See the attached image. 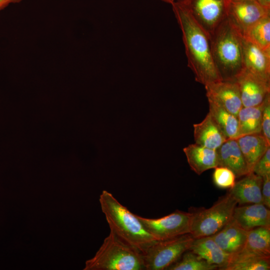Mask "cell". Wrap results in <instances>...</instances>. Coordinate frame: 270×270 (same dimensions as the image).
Listing matches in <instances>:
<instances>
[{
    "label": "cell",
    "mask_w": 270,
    "mask_h": 270,
    "mask_svg": "<svg viewBox=\"0 0 270 270\" xmlns=\"http://www.w3.org/2000/svg\"><path fill=\"white\" fill-rule=\"evenodd\" d=\"M182 32L188 66L195 80L206 86L221 80L213 59L210 38L180 1L172 4Z\"/></svg>",
    "instance_id": "6da1fadb"
},
{
    "label": "cell",
    "mask_w": 270,
    "mask_h": 270,
    "mask_svg": "<svg viewBox=\"0 0 270 270\" xmlns=\"http://www.w3.org/2000/svg\"><path fill=\"white\" fill-rule=\"evenodd\" d=\"M99 201L110 228L124 242L143 253L157 241L137 215L121 204L112 193L103 190Z\"/></svg>",
    "instance_id": "7a4b0ae2"
},
{
    "label": "cell",
    "mask_w": 270,
    "mask_h": 270,
    "mask_svg": "<svg viewBox=\"0 0 270 270\" xmlns=\"http://www.w3.org/2000/svg\"><path fill=\"white\" fill-rule=\"evenodd\" d=\"M242 40L228 18L210 38L213 59L221 80L235 81L244 70Z\"/></svg>",
    "instance_id": "3957f363"
},
{
    "label": "cell",
    "mask_w": 270,
    "mask_h": 270,
    "mask_svg": "<svg viewBox=\"0 0 270 270\" xmlns=\"http://www.w3.org/2000/svg\"><path fill=\"white\" fill-rule=\"evenodd\" d=\"M84 270H143L145 268L142 253L110 229L95 256L86 261Z\"/></svg>",
    "instance_id": "277c9868"
},
{
    "label": "cell",
    "mask_w": 270,
    "mask_h": 270,
    "mask_svg": "<svg viewBox=\"0 0 270 270\" xmlns=\"http://www.w3.org/2000/svg\"><path fill=\"white\" fill-rule=\"evenodd\" d=\"M238 203L228 192L212 206L192 212L190 234L194 238L210 236L220 230L232 218Z\"/></svg>",
    "instance_id": "5b68a950"
},
{
    "label": "cell",
    "mask_w": 270,
    "mask_h": 270,
    "mask_svg": "<svg viewBox=\"0 0 270 270\" xmlns=\"http://www.w3.org/2000/svg\"><path fill=\"white\" fill-rule=\"evenodd\" d=\"M194 239L187 234L156 241L142 253L145 270H166L189 250Z\"/></svg>",
    "instance_id": "8992f818"
},
{
    "label": "cell",
    "mask_w": 270,
    "mask_h": 270,
    "mask_svg": "<svg viewBox=\"0 0 270 270\" xmlns=\"http://www.w3.org/2000/svg\"><path fill=\"white\" fill-rule=\"evenodd\" d=\"M231 0H181L210 38L228 16Z\"/></svg>",
    "instance_id": "52a82bcc"
},
{
    "label": "cell",
    "mask_w": 270,
    "mask_h": 270,
    "mask_svg": "<svg viewBox=\"0 0 270 270\" xmlns=\"http://www.w3.org/2000/svg\"><path fill=\"white\" fill-rule=\"evenodd\" d=\"M192 214V212L176 210L158 218L137 216L156 240H162L190 234Z\"/></svg>",
    "instance_id": "ba28073f"
},
{
    "label": "cell",
    "mask_w": 270,
    "mask_h": 270,
    "mask_svg": "<svg viewBox=\"0 0 270 270\" xmlns=\"http://www.w3.org/2000/svg\"><path fill=\"white\" fill-rule=\"evenodd\" d=\"M270 14L256 0H231L228 18L242 38L250 28Z\"/></svg>",
    "instance_id": "9c48e42d"
},
{
    "label": "cell",
    "mask_w": 270,
    "mask_h": 270,
    "mask_svg": "<svg viewBox=\"0 0 270 270\" xmlns=\"http://www.w3.org/2000/svg\"><path fill=\"white\" fill-rule=\"evenodd\" d=\"M208 99L212 100L238 117L242 107L240 94L236 81L220 80L204 86Z\"/></svg>",
    "instance_id": "30bf717a"
},
{
    "label": "cell",
    "mask_w": 270,
    "mask_h": 270,
    "mask_svg": "<svg viewBox=\"0 0 270 270\" xmlns=\"http://www.w3.org/2000/svg\"><path fill=\"white\" fill-rule=\"evenodd\" d=\"M235 81L238 84L242 106L260 105L270 93V82L244 70Z\"/></svg>",
    "instance_id": "8fae6325"
},
{
    "label": "cell",
    "mask_w": 270,
    "mask_h": 270,
    "mask_svg": "<svg viewBox=\"0 0 270 270\" xmlns=\"http://www.w3.org/2000/svg\"><path fill=\"white\" fill-rule=\"evenodd\" d=\"M242 46L244 70L270 82V52L244 38Z\"/></svg>",
    "instance_id": "7c38bea8"
},
{
    "label": "cell",
    "mask_w": 270,
    "mask_h": 270,
    "mask_svg": "<svg viewBox=\"0 0 270 270\" xmlns=\"http://www.w3.org/2000/svg\"><path fill=\"white\" fill-rule=\"evenodd\" d=\"M232 218L244 230L248 231L260 226H270V210L262 204L236 206Z\"/></svg>",
    "instance_id": "4fadbf2b"
},
{
    "label": "cell",
    "mask_w": 270,
    "mask_h": 270,
    "mask_svg": "<svg viewBox=\"0 0 270 270\" xmlns=\"http://www.w3.org/2000/svg\"><path fill=\"white\" fill-rule=\"evenodd\" d=\"M262 178L251 172L236 182L229 190L228 193L240 206L262 204Z\"/></svg>",
    "instance_id": "5bb4252c"
},
{
    "label": "cell",
    "mask_w": 270,
    "mask_h": 270,
    "mask_svg": "<svg viewBox=\"0 0 270 270\" xmlns=\"http://www.w3.org/2000/svg\"><path fill=\"white\" fill-rule=\"evenodd\" d=\"M218 166L230 170L236 178L250 173L236 139H228L217 150Z\"/></svg>",
    "instance_id": "9a60e30c"
},
{
    "label": "cell",
    "mask_w": 270,
    "mask_h": 270,
    "mask_svg": "<svg viewBox=\"0 0 270 270\" xmlns=\"http://www.w3.org/2000/svg\"><path fill=\"white\" fill-rule=\"evenodd\" d=\"M247 234L248 231L240 227L232 218L223 228L210 236L224 252L232 255L243 248Z\"/></svg>",
    "instance_id": "2e32d148"
},
{
    "label": "cell",
    "mask_w": 270,
    "mask_h": 270,
    "mask_svg": "<svg viewBox=\"0 0 270 270\" xmlns=\"http://www.w3.org/2000/svg\"><path fill=\"white\" fill-rule=\"evenodd\" d=\"M189 250L219 270H223L230 256L218 246L211 236L194 238Z\"/></svg>",
    "instance_id": "e0dca14e"
},
{
    "label": "cell",
    "mask_w": 270,
    "mask_h": 270,
    "mask_svg": "<svg viewBox=\"0 0 270 270\" xmlns=\"http://www.w3.org/2000/svg\"><path fill=\"white\" fill-rule=\"evenodd\" d=\"M183 150L190 168L198 175L218 166V156L216 150L194 143L189 144Z\"/></svg>",
    "instance_id": "ac0fdd59"
},
{
    "label": "cell",
    "mask_w": 270,
    "mask_h": 270,
    "mask_svg": "<svg viewBox=\"0 0 270 270\" xmlns=\"http://www.w3.org/2000/svg\"><path fill=\"white\" fill-rule=\"evenodd\" d=\"M193 127L195 143L202 146L216 150L228 140L208 112L201 122L194 124Z\"/></svg>",
    "instance_id": "d6986e66"
},
{
    "label": "cell",
    "mask_w": 270,
    "mask_h": 270,
    "mask_svg": "<svg viewBox=\"0 0 270 270\" xmlns=\"http://www.w3.org/2000/svg\"><path fill=\"white\" fill-rule=\"evenodd\" d=\"M236 140L251 172L254 164L270 147V144L262 133L243 136Z\"/></svg>",
    "instance_id": "ffe728a7"
},
{
    "label": "cell",
    "mask_w": 270,
    "mask_h": 270,
    "mask_svg": "<svg viewBox=\"0 0 270 270\" xmlns=\"http://www.w3.org/2000/svg\"><path fill=\"white\" fill-rule=\"evenodd\" d=\"M238 252L270 257V226H260L248 231L245 244Z\"/></svg>",
    "instance_id": "44dd1931"
},
{
    "label": "cell",
    "mask_w": 270,
    "mask_h": 270,
    "mask_svg": "<svg viewBox=\"0 0 270 270\" xmlns=\"http://www.w3.org/2000/svg\"><path fill=\"white\" fill-rule=\"evenodd\" d=\"M209 112L227 139H236L238 132V117L231 114L214 101L208 99Z\"/></svg>",
    "instance_id": "7402d4cb"
},
{
    "label": "cell",
    "mask_w": 270,
    "mask_h": 270,
    "mask_svg": "<svg viewBox=\"0 0 270 270\" xmlns=\"http://www.w3.org/2000/svg\"><path fill=\"white\" fill-rule=\"evenodd\" d=\"M262 102L258 106L242 107L238 114L237 138L245 135L262 133Z\"/></svg>",
    "instance_id": "603a6c76"
},
{
    "label": "cell",
    "mask_w": 270,
    "mask_h": 270,
    "mask_svg": "<svg viewBox=\"0 0 270 270\" xmlns=\"http://www.w3.org/2000/svg\"><path fill=\"white\" fill-rule=\"evenodd\" d=\"M270 257L252 256L237 252L230 255L223 270H269Z\"/></svg>",
    "instance_id": "cb8c5ba5"
},
{
    "label": "cell",
    "mask_w": 270,
    "mask_h": 270,
    "mask_svg": "<svg viewBox=\"0 0 270 270\" xmlns=\"http://www.w3.org/2000/svg\"><path fill=\"white\" fill-rule=\"evenodd\" d=\"M244 38L263 50L270 52V14L252 26Z\"/></svg>",
    "instance_id": "d4e9b609"
},
{
    "label": "cell",
    "mask_w": 270,
    "mask_h": 270,
    "mask_svg": "<svg viewBox=\"0 0 270 270\" xmlns=\"http://www.w3.org/2000/svg\"><path fill=\"white\" fill-rule=\"evenodd\" d=\"M218 268L202 258L190 250L184 252L180 258L166 270H213Z\"/></svg>",
    "instance_id": "484cf974"
},
{
    "label": "cell",
    "mask_w": 270,
    "mask_h": 270,
    "mask_svg": "<svg viewBox=\"0 0 270 270\" xmlns=\"http://www.w3.org/2000/svg\"><path fill=\"white\" fill-rule=\"evenodd\" d=\"M236 178L234 174L226 167L218 166L214 168L212 175L213 182L219 188H232L236 182Z\"/></svg>",
    "instance_id": "4316f807"
},
{
    "label": "cell",
    "mask_w": 270,
    "mask_h": 270,
    "mask_svg": "<svg viewBox=\"0 0 270 270\" xmlns=\"http://www.w3.org/2000/svg\"><path fill=\"white\" fill-rule=\"evenodd\" d=\"M262 134L270 144V93L262 102Z\"/></svg>",
    "instance_id": "83f0119b"
},
{
    "label": "cell",
    "mask_w": 270,
    "mask_h": 270,
    "mask_svg": "<svg viewBox=\"0 0 270 270\" xmlns=\"http://www.w3.org/2000/svg\"><path fill=\"white\" fill-rule=\"evenodd\" d=\"M252 172L262 178L270 174V147L254 164Z\"/></svg>",
    "instance_id": "f1b7e54d"
},
{
    "label": "cell",
    "mask_w": 270,
    "mask_h": 270,
    "mask_svg": "<svg viewBox=\"0 0 270 270\" xmlns=\"http://www.w3.org/2000/svg\"><path fill=\"white\" fill-rule=\"evenodd\" d=\"M262 202L266 207L270 208V174L262 177Z\"/></svg>",
    "instance_id": "f546056e"
},
{
    "label": "cell",
    "mask_w": 270,
    "mask_h": 270,
    "mask_svg": "<svg viewBox=\"0 0 270 270\" xmlns=\"http://www.w3.org/2000/svg\"><path fill=\"white\" fill-rule=\"evenodd\" d=\"M264 8L270 10V0H256Z\"/></svg>",
    "instance_id": "4dcf8cb0"
},
{
    "label": "cell",
    "mask_w": 270,
    "mask_h": 270,
    "mask_svg": "<svg viewBox=\"0 0 270 270\" xmlns=\"http://www.w3.org/2000/svg\"><path fill=\"white\" fill-rule=\"evenodd\" d=\"M17 0H0V10L5 7L8 4Z\"/></svg>",
    "instance_id": "1f68e13d"
},
{
    "label": "cell",
    "mask_w": 270,
    "mask_h": 270,
    "mask_svg": "<svg viewBox=\"0 0 270 270\" xmlns=\"http://www.w3.org/2000/svg\"><path fill=\"white\" fill-rule=\"evenodd\" d=\"M162 0L172 4H173L174 2L176 1L181 0Z\"/></svg>",
    "instance_id": "d6a6232c"
}]
</instances>
